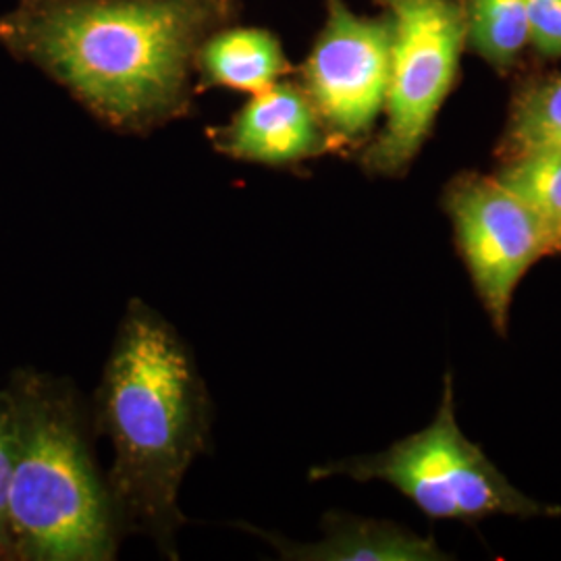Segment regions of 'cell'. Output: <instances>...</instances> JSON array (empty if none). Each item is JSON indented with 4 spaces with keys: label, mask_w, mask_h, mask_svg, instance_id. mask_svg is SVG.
<instances>
[{
    "label": "cell",
    "mask_w": 561,
    "mask_h": 561,
    "mask_svg": "<svg viewBox=\"0 0 561 561\" xmlns=\"http://www.w3.org/2000/svg\"><path fill=\"white\" fill-rule=\"evenodd\" d=\"M217 0H21L0 20L4 48L113 125L178 113Z\"/></svg>",
    "instance_id": "6da1fadb"
},
{
    "label": "cell",
    "mask_w": 561,
    "mask_h": 561,
    "mask_svg": "<svg viewBox=\"0 0 561 561\" xmlns=\"http://www.w3.org/2000/svg\"><path fill=\"white\" fill-rule=\"evenodd\" d=\"M115 514L161 542L181 524V481L208 437V400L178 333L144 304L121 322L101 387Z\"/></svg>",
    "instance_id": "7a4b0ae2"
},
{
    "label": "cell",
    "mask_w": 561,
    "mask_h": 561,
    "mask_svg": "<svg viewBox=\"0 0 561 561\" xmlns=\"http://www.w3.org/2000/svg\"><path fill=\"white\" fill-rule=\"evenodd\" d=\"M15 458L9 526L15 561H106L117 514L90 458L69 389L38 370L13 373Z\"/></svg>",
    "instance_id": "3957f363"
},
{
    "label": "cell",
    "mask_w": 561,
    "mask_h": 561,
    "mask_svg": "<svg viewBox=\"0 0 561 561\" xmlns=\"http://www.w3.org/2000/svg\"><path fill=\"white\" fill-rule=\"evenodd\" d=\"M329 472H343L358 481L389 482L433 518L472 520L500 514H560V510H549L524 497L481 449L468 442L456 422L449 381L435 421L421 433L382 454L340 463Z\"/></svg>",
    "instance_id": "277c9868"
},
{
    "label": "cell",
    "mask_w": 561,
    "mask_h": 561,
    "mask_svg": "<svg viewBox=\"0 0 561 561\" xmlns=\"http://www.w3.org/2000/svg\"><path fill=\"white\" fill-rule=\"evenodd\" d=\"M391 27V65L385 96L387 121L366 152V167L393 175L421 150L449 94L463 42L460 0H377Z\"/></svg>",
    "instance_id": "5b68a950"
},
{
    "label": "cell",
    "mask_w": 561,
    "mask_h": 561,
    "mask_svg": "<svg viewBox=\"0 0 561 561\" xmlns=\"http://www.w3.org/2000/svg\"><path fill=\"white\" fill-rule=\"evenodd\" d=\"M391 65L389 20H368L329 0L321 38L306 62L317 115L343 140L364 136L385 106Z\"/></svg>",
    "instance_id": "8992f818"
},
{
    "label": "cell",
    "mask_w": 561,
    "mask_h": 561,
    "mask_svg": "<svg viewBox=\"0 0 561 561\" xmlns=\"http://www.w3.org/2000/svg\"><path fill=\"white\" fill-rule=\"evenodd\" d=\"M447 210L482 304L503 329L522 275L549 254L541 227L497 178L461 180L449 192Z\"/></svg>",
    "instance_id": "52a82bcc"
},
{
    "label": "cell",
    "mask_w": 561,
    "mask_h": 561,
    "mask_svg": "<svg viewBox=\"0 0 561 561\" xmlns=\"http://www.w3.org/2000/svg\"><path fill=\"white\" fill-rule=\"evenodd\" d=\"M222 152L243 161L285 164L321 148L319 115L291 83H271L248 102L221 131Z\"/></svg>",
    "instance_id": "ba28073f"
},
{
    "label": "cell",
    "mask_w": 561,
    "mask_h": 561,
    "mask_svg": "<svg viewBox=\"0 0 561 561\" xmlns=\"http://www.w3.org/2000/svg\"><path fill=\"white\" fill-rule=\"evenodd\" d=\"M285 558L310 561H442L447 556L433 542L391 524L337 520L327 537L312 545H285Z\"/></svg>",
    "instance_id": "9c48e42d"
},
{
    "label": "cell",
    "mask_w": 561,
    "mask_h": 561,
    "mask_svg": "<svg viewBox=\"0 0 561 561\" xmlns=\"http://www.w3.org/2000/svg\"><path fill=\"white\" fill-rule=\"evenodd\" d=\"M206 78L231 90L261 92L285 71L279 42L262 30H227L202 44L198 53Z\"/></svg>",
    "instance_id": "30bf717a"
},
{
    "label": "cell",
    "mask_w": 561,
    "mask_h": 561,
    "mask_svg": "<svg viewBox=\"0 0 561 561\" xmlns=\"http://www.w3.org/2000/svg\"><path fill=\"white\" fill-rule=\"evenodd\" d=\"M497 181L533 213L549 254H561V150L518 154Z\"/></svg>",
    "instance_id": "8fae6325"
},
{
    "label": "cell",
    "mask_w": 561,
    "mask_h": 561,
    "mask_svg": "<svg viewBox=\"0 0 561 561\" xmlns=\"http://www.w3.org/2000/svg\"><path fill=\"white\" fill-rule=\"evenodd\" d=\"M466 41L491 65H512L528 42V0H470Z\"/></svg>",
    "instance_id": "7c38bea8"
},
{
    "label": "cell",
    "mask_w": 561,
    "mask_h": 561,
    "mask_svg": "<svg viewBox=\"0 0 561 561\" xmlns=\"http://www.w3.org/2000/svg\"><path fill=\"white\" fill-rule=\"evenodd\" d=\"M510 138L518 154L561 150V76L530 90L516 104Z\"/></svg>",
    "instance_id": "4fadbf2b"
},
{
    "label": "cell",
    "mask_w": 561,
    "mask_h": 561,
    "mask_svg": "<svg viewBox=\"0 0 561 561\" xmlns=\"http://www.w3.org/2000/svg\"><path fill=\"white\" fill-rule=\"evenodd\" d=\"M15 458V424L11 396L0 389V561H15L11 526H9V493Z\"/></svg>",
    "instance_id": "5bb4252c"
},
{
    "label": "cell",
    "mask_w": 561,
    "mask_h": 561,
    "mask_svg": "<svg viewBox=\"0 0 561 561\" xmlns=\"http://www.w3.org/2000/svg\"><path fill=\"white\" fill-rule=\"evenodd\" d=\"M528 42L547 59L561 57V0H528Z\"/></svg>",
    "instance_id": "9a60e30c"
}]
</instances>
